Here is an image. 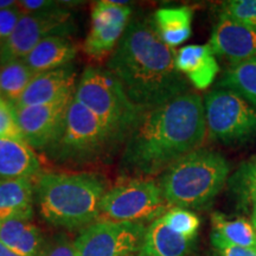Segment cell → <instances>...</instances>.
I'll use <instances>...</instances> for the list:
<instances>
[{"label":"cell","instance_id":"cell-1","mask_svg":"<svg viewBox=\"0 0 256 256\" xmlns=\"http://www.w3.org/2000/svg\"><path fill=\"white\" fill-rule=\"evenodd\" d=\"M206 136L204 102L188 92L139 114L124 142L121 170L139 177L162 174L200 148Z\"/></svg>","mask_w":256,"mask_h":256},{"label":"cell","instance_id":"cell-2","mask_svg":"<svg viewBox=\"0 0 256 256\" xmlns=\"http://www.w3.org/2000/svg\"><path fill=\"white\" fill-rule=\"evenodd\" d=\"M176 54L160 40L150 19L134 18L108 60L107 69L142 112L190 92L188 80L176 66Z\"/></svg>","mask_w":256,"mask_h":256},{"label":"cell","instance_id":"cell-3","mask_svg":"<svg viewBox=\"0 0 256 256\" xmlns=\"http://www.w3.org/2000/svg\"><path fill=\"white\" fill-rule=\"evenodd\" d=\"M107 180L94 172H42L34 198L42 218L55 228L84 229L98 220Z\"/></svg>","mask_w":256,"mask_h":256},{"label":"cell","instance_id":"cell-4","mask_svg":"<svg viewBox=\"0 0 256 256\" xmlns=\"http://www.w3.org/2000/svg\"><path fill=\"white\" fill-rule=\"evenodd\" d=\"M228 160L216 151L198 148L162 174L158 182L170 208L204 209L228 183Z\"/></svg>","mask_w":256,"mask_h":256},{"label":"cell","instance_id":"cell-5","mask_svg":"<svg viewBox=\"0 0 256 256\" xmlns=\"http://www.w3.org/2000/svg\"><path fill=\"white\" fill-rule=\"evenodd\" d=\"M121 142L104 121L72 98L58 134L44 152L52 162L84 164L107 156Z\"/></svg>","mask_w":256,"mask_h":256},{"label":"cell","instance_id":"cell-6","mask_svg":"<svg viewBox=\"0 0 256 256\" xmlns=\"http://www.w3.org/2000/svg\"><path fill=\"white\" fill-rule=\"evenodd\" d=\"M74 98L124 142L142 110L130 101L119 80L108 69L87 66Z\"/></svg>","mask_w":256,"mask_h":256},{"label":"cell","instance_id":"cell-7","mask_svg":"<svg viewBox=\"0 0 256 256\" xmlns=\"http://www.w3.org/2000/svg\"><path fill=\"white\" fill-rule=\"evenodd\" d=\"M168 209L160 185L154 179L124 178L104 194L98 220L146 224L159 218Z\"/></svg>","mask_w":256,"mask_h":256},{"label":"cell","instance_id":"cell-8","mask_svg":"<svg viewBox=\"0 0 256 256\" xmlns=\"http://www.w3.org/2000/svg\"><path fill=\"white\" fill-rule=\"evenodd\" d=\"M203 102L211 140L238 145L256 136V110L238 92L217 88L208 92Z\"/></svg>","mask_w":256,"mask_h":256},{"label":"cell","instance_id":"cell-9","mask_svg":"<svg viewBox=\"0 0 256 256\" xmlns=\"http://www.w3.org/2000/svg\"><path fill=\"white\" fill-rule=\"evenodd\" d=\"M147 226L98 220L74 240L78 256H138Z\"/></svg>","mask_w":256,"mask_h":256},{"label":"cell","instance_id":"cell-10","mask_svg":"<svg viewBox=\"0 0 256 256\" xmlns=\"http://www.w3.org/2000/svg\"><path fill=\"white\" fill-rule=\"evenodd\" d=\"M74 28L72 14L64 8L43 14H23L11 37L0 50V66L11 60H24L44 38L68 37Z\"/></svg>","mask_w":256,"mask_h":256},{"label":"cell","instance_id":"cell-11","mask_svg":"<svg viewBox=\"0 0 256 256\" xmlns=\"http://www.w3.org/2000/svg\"><path fill=\"white\" fill-rule=\"evenodd\" d=\"M128 2L102 0L94 5L92 26L83 50L92 60H104L114 52L130 24L132 10Z\"/></svg>","mask_w":256,"mask_h":256},{"label":"cell","instance_id":"cell-12","mask_svg":"<svg viewBox=\"0 0 256 256\" xmlns=\"http://www.w3.org/2000/svg\"><path fill=\"white\" fill-rule=\"evenodd\" d=\"M72 96L52 104L14 107L24 142L34 150H46L55 140Z\"/></svg>","mask_w":256,"mask_h":256},{"label":"cell","instance_id":"cell-13","mask_svg":"<svg viewBox=\"0 0 256 256\" xmlns=\"http://www.w3.org/2000/svg\"><path fill=\"white\" fill-rule=\"evenodd\" d=\"M215 56L222 57L229 66L256 56V28L220 14L209 42Z\"/></svg>","mask_w":256,"mask_h":256},{"label":"cell","instance_id":"cell-14","mask_svg":"<svg viewBox=\"0 0 256 256\" xmlns=\"http://www.w3.org/2000/svg\"><path fill=\"white\" fill-rule=\"evenodd\" d=\"M76 69L72 64L38 72L32 78L14 107L52 104L75 94Z\"/></svg>","mask_w":256,"mask_h":256},{"label":"cell","instance_id":"cell-15","mask_svg":"<svg viewBox=\"0 0 256 256\" xmlns=\"http://www.w3.org/2000/svg\"><path fill=\"white\" fill-rule=\"evenodd\" d=\"M176 66L196 89L206 90L215 81L220 66L209 44H191L176 54Z\"/></svg>","mask_w":256,"mask_h":256},{"label":"cell","instance_id":"cell-16","mask_svg":"<svg viewBox=\"0 0 256 256\" xmlns=\"http://www.w3.org/2000/svg\"><path fill=\"white\" fill-rule=\"evenodd\" d=\"M42 162L34 148L23 140L0 139V179L37 178Z\"/></svg>","mask_w":256,"mask_h":256},{"label":"cell","instance_id":"cell-17","mask_svg":"<svg viewBox=\"0 0 256 256\" xmlns=\"http://www.w3.org/2000/svg\"><path fill=\"white\" fill-rule=\"evenodd\" d=\"M196 240L185 238L159 218L147 226L140 254L142 256H190Z\"/></svg>","mask_w":256,"mask_h":256},{"label":"cell","instance_id":"cell-18","mask_svg":"<svg viewBox=\"0 0 256 256\" xmlns=\"http://www.w3.org/2000/svg\"><path fill=\"white\" fill-rule=\"evenodd\" d=\"M34 179H0V222L32 218L36 200Z\"/></svg>","mask_w":256,"mask_h":256},{"label":"cell","instance_id":"cell-19","mask_svg":"<svg viewBox=\"0 0 256 256\" xmlns=\"http://www.w3.org/2000/svg\"><path fill=\"white\" fill-rule=\"evenodd\" d=\"M78 46L69 37L50 36L40 40L23 60L34 72H44L72 64Z\"/></svg>","mask_w":256,"mask_h":256},{"label":"cell","instance_id":"cell-20","mask_svg":"<svg viewBox=\"0 0 256 256\" xmlns=\"http://www.w3.org/2000/svg\"><path fill=\"white\" fill-rule=\"evenodd\" d=\"M0 242L20 256H40L46 244L42 230L31 220L0 222Z\"/></svg>","mask_w":256,"mask_h":256},{"label":"cell","instance_id":"cell-21","mask_svg":"<svg viewBox=\"0 0 256 256\" xmlns=\"http://www.w3.org/2000/svg\"><path fill=\"white\" fill-rule=\"evenodd\" d=\"M192 17L194 11L188 6L164 8L154 12L151 22L160 40L170 48H174L190 38Z\"/></svg>","mask_w":256,"mask_h":256},{"label":"cell","instance_id":"cell-22","mask_svg":"<svg viewBox=\"0 0 256 256\" xmlns=\"http://www.w3.org/2000/svg\"><path fill=\"white\" fill-rule=\"evenodd\" d=\"M211 241H220L226 244L256 249V230L252 220L243 217L228 218L222 212L211 215Z\"/></svg>","mask_w":256,"mask_h":256},{"label":"cell","instance_id":"cell-23","mask_svg":"<svg viewBox=\"0 0 256 256\" xmlns=\"http://www.w3.org/2000/svg\"><path fill=\"white\" fill-rule=\"evenodd\" d=\"M218 86L238 92L256 110V56L229 66Z\"/></svg>","mask_w":256,"mask_h":256},{"label":"cell","instance_id":"cell-24","mask_svg":"<svg viewBox=\"0 0 256 256\" xmlns=\"http://www.w3.org/2000/svg\"><path fill=\"white\" fill-rule=\"evenodd\" d=\"M36 72L23 60H16L0 66V96L16 104Z\"/></svg>","mask_w":256,"mask_h":256},{"label":"cell","instance_id":"cell-25","mask_svg":"<svg viewBox=\"0 0 256 256\" xmlns=\"http://www.w3.org/2000/svg\"><path fill=\"white\" fill-rule=\"evenodd\" d=\"M228 185L242 200L252 202L256 196V154L240 165L228 179Z\"/></svg>","mask_w":256,"mask_h":256},{"label":"cell","instance_id":"cell-26","mask_svg":"<svg viewBox=\"0 0 256 256\" xmlns=\"http://www.w3.org/2000/svg\"><path fill=\"white\" fill-rule=\"evenodd\" d=\"M162 218L174 232L182 234L188 238L197 240L200 220L191 210L183 209V208H170L162 216Z\"/></svg>","mask_w":256,"mask_h":256},{"label":"cell","instance_id":"cell-27","mask_svg":"<svg viewBox=\"0 0 256 256\" xmlns=\"http://www.w3.org/2000/svg\"><path fill=\"white\" fill-rule=\"evenodd\" d=\"M220 14L256 28V0H229L220 6Z\"/></svg>","mask_w":256,"mask_h":256},{"label":"cell","instance_id":"cell-28","mask_svg":"<svg viewBox=\"0 0 256 256\" xmlns=\"http://www.w3.org/2000/svg\"><path fill=\"white\" fill-rule=\"evenodd\" d=\"M0 139L23 140L24 138L19 128L14 106L0 96Z\"/></svg>","mask_w":256,"mask_h":256},{"label":"cell","instance_id":"cell-29","mask_svg":"<svg viewBox=\"0 0 256 256\" xmlns=\"http://www.w3.org/2000/svg\"><path fill=\"white\" fill-rule=\"evenodd\" d=\"M40 256H78L75 243L64 234L46 241Z\"/></svg>","mask_w":256,"mask_h":256},{"label":"cell","instance_id":"cell-30","mask_svg":"<svg viewBox=\"0 0 256 256\" xmlns=\"http://www.w3.org/2000/svg\"><path fill=\"white\" fill-rule=\"evenodd\" d=\"M22 14H23V12L19 10L17 5L5 10H0V50L8 38L11 37Z\"/></svg>","mask_w":256,"mask_h":256},{"label":"cell","instance_id":"cell-31","mask_svg":"<svg viewBox=\"0 0 256 256\" xmlns=\"http://www.w3.org/2000/svg\"><path fill=\"white\" fill-rule=\"evenodd\" d=\"M17 6L23 14H43L54 10L64 8V2H52V0H20Z\"/></svg>","mask_w":256,"mask_h":256},{"label":"cell","instance_id":"cell-32","mask_svg":"<svg viewBox=\"0 0 256 256\" xmlns=\"http://www.w3.org/2000/svg\"><path fill=\"white\" fill-rule=\"evenodd\" d=\"M212 246L218 252L220 256H256V249L243 248L238 246L226 244V243L212 240Z\"/></svg>","mask_w":256,"mask_h":256},{"label":"cell","instance_id":"cell-33","mask_svg":"<svg viewBox=\"0 0 256 256\" xmlns=\"http://www.w3.org/2000/svg\"><path fill=\"white\" fill-rule=\"evenodd\" d=\"M0 256H20V255L16 254L14 252H12L11 249H8L5 244H2V243L0 242Z\"/></svg>","mask_w":256,"mask_h":256},{"label":"cell","instance_id":"cell-34","mask_svg":"<svg viewBox=\"0 0 256 256\" xmlns=\"http://www.w3.org/2000/svg\"><path fill=\"white\" fill-rule=\"evenodd\" d=\"M16 5H17V2H14V0H0V10L12 8Z\"/></svg>","mask_w":256,"mask_h":256},{"label":"cell","instance_id":"cell-35","mask_svg":"<svg viewBox=\"0 0 256 256\" xmlns=\"http://www.w3.org/2000/svg\"><path fill=\"white\" fill-rule=\"evenodd\" d=\"M252 223L254 224V228L256 230V196L252 198Z\"/></svg>","mask_w":256,"mask_h":256},{"label":"cell","instance_id":"cell-36","mask_svg":"<svg viewBox=\"0 0 256 256\" xmlns=\"http://www.w3.org/2000/svg\"><path fill=\"white\" fill-rule=\"evenodd\" d=\"M138 256H142V254H139V255H138Z\"/></svg>","mask_w":256,"mask_h":256}]
</instances>
